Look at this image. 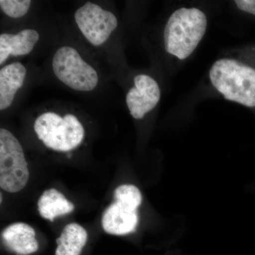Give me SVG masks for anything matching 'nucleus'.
Masks as SVG:
<instances>
[{
    "mask_svg": "<svg viewBox=\"0 0 255 255\" xmlns=\"http://www.w3.org/2000/svg\"><path fill=\"white\" fill-rule=\"evenodd\" d=\"M211 85L225 100L255 108V66L235 58H220L209 70Z\"/></svg>",
    "mask_w": 255,
    "mask_h": 255,
    "instance_id": "1",
    "label": "nucleus"
},
{
    "mask_svg": "<svg viewBox=\"0 0 255 255\" xmlns=\"http://www.w3.org/2000/svg\"><path fill=\"white\" fill-rule=\"evenodd\" d=\"M87 241V233L78 223H70L64 228L56 240L55 255H80Z\"/></svg>",
    "mask_w": 255,
    "mask_h": 255,
    "instance_id": "13",
    "label": "nucleus"
},
{
    "mask_svg": "<svg viewBox=\"0 0 255 255\" xmlns=\"http://www.w3.org/2000/svg\"><path fill=\"white\" fill-rule=\"evenodd\" d=\"M115 201L103 214L102 224L109 234L124 236L136 229L139 222L137 209L141 204L140 189L132 184L119 186L114 192Z\"/></svg>",
    "mask_w": 255,
    "mask_h": 255,
    "instance_id": "4",
    "label": "nucleus"
},
{
    "mask_svg": "<svg viewBox=\"0 0 255 255\" xmlns=\"http://www.w3.org/2000/svg\"><path fill=\"white\" fill-rule=\"evenodd\" d=\"M234 4L243 12L255 16V0H237Z\"/></svg>",
    "mask_w": 255,
    "mask_h": 255,
    "instance_id": "15",
    "label": "nucleus"
},
{
    "mask_svg": "<svg viewBox=\"0 0 255 255\" xmlns=\"http://www.w3.org/2000/svg\"><path fill=\"white\" fill-rule=\"evenodd\" d=\"M207 28V16L202 10L185 6L176 9L164 26V50L178 60H187L202 41Z\"/></svg>",
    "mask_w": 255,
    "mask_h": 255,
    "instance_id": "2",
    "label": "nucleus"
},
{
    "mask_svg": "<svg viewBox=\"0 0 255 255\" xmlns=\"http://www.w3.org/2000/svg\"><path fill=\"white\" fill-rule=\"evenodd\" d=\"M0 199H1V201H0V203L2 202V194H1V195H0Z\"/></svg>",
    "mask_w": 255,
    "mask_h": 255,
    "instance_id": "16",
    "label": "nucleus"
},
{
    "mask_svg": "<svg viewBox=\"0 0 255 255\" xmlns=\"http://www.w3.org/2000/svg\"><path fill=\"white\" fill-rule=\"evenodd\" d=\"M29 179L22 146L6 129H0V187L16 193L26 187Z\"/></svg>",
    "mask_w": 255,
    "mask_h": 255,
    "instance_id": "6",
    "label": "nucleus"
},
{
    "mask_svg": "<svg viewBox=\"0 0 255 255\" xmlns=\"http://www.w3.org/2000/svg\"><path fill=\"white\" fill-rule=\"evenodd\" d=\"M75 206L63 194L55 189L43 193L38 201V210L42 217L53 222L58 216L68 214L73 211Z\"/></svg>",
    "mask_w": 255,
    "mask_h": 255,
    "instance_id": "12",
    "label": "nucleus"
},
{
    "mask_svg": "<svg viewBox=\"0 0 255 255\" xmlns=\"http://www.w3.org/2000/svg\"><path fill=\"white\" fill-rule=\"evenodd\" d=\"M75 20L85 38L95 46L104 44L118 26L113 13L90 1L77 9Z\"/></svg>",
    "mask_w": 255,
    "mask_h": 255,
    "instance_id": "7",
    "label": "nucleus"
},
{
    "mask_svg": "<svg viewBox=\"0 0 255 255\" xmlns=\"http://www.w3.org/2000/svg\"><path fill=\"white\" fill-rule=\"evenodd\" d=\"M52 68L56 78L72 90L90 92L98 85L99 75L73 47L62 46L55 51Z\"/></svg>",
    "mask_w": 255,
    "mask_h": 255,
    "instance_id": "5",
    "label": "nucleus"
},
{
    "mask_svg": "<svg viewBox=\"0 0 255 255\" xmlns=\"http://www.w3.org/2000/svg\"><path fill=\"white\" fill-rule=\"evenodd\" d=\"M133 82L126 102L132 118L139 120L155 108L160 100L161 90L155 79L145 74L136 75Z\"/></svg>",
    "mask_w": 255,
    "mask_h": 255,
    "instance_id": "8",
    "label": "nucleus"
},
{
    "mask_svg": "<svg viewBox=\"0 0 255 255\" xmlns=\"http://www.w3.org/2000/svg\"><path fill=\"white\" fill-rule=\"evenodd\" d=\"M39 37V33L34 29H23L15 34L1 33L0 35V65H3L10 55L17 57L29 54Z\"/></svg>",
    "mask_w": 255,
    "mask_h": 255,
    "instance_id": "10",
    "label": "nucleus"
},
{
    "mask_svg": "<svg viewBox=\"0 0 255 255\" xmlns=\"http://www.w3.org/2000/svg\"><path fill=\"white\" fill-rule=\"evenodd\" d=\"M36 233L29 225L16 223L7 226L1 233L4 246L17 255H28L38 250Z\"/></svg>",
    "mask_w": 255,
    "mask_h": 255,
    "instance_id": "9",
    "label": "nucleus"
},
{
    "mask_svg": "<svg viewBox=\"0 0 255 255\" xmlns=\"http://www.w3.org/2000/svg\"><path fill=\"white\" fill-rule=\"evenodd\" d=\"M31 4L30 0H1L0 7L5 14L9 17H22L29 9Z\"/></svg>",
    "mask_w": 255,
    "mask_h": 255,
    "instance_id": "14",
    "label": "nucleus"
},
{
    "mask_svg": "<svg viewBox=\"0 0 255 255\" xmlns=\"http://www.w3.org/2000/svg\"><path fill=\"white\" fill-rule=\"evenodd\" d=\"M34 130L47 147L58 152L74 150L85 137L83 126L72 114L62 117L55 112H45L35 121Z\"/></svg>",
    "mask_w": 255,
    "mask_h": 255,
    "instance_id": "3",
    "label": "nucleus"
},
{
    "mask_svg": "<svg viewBox=\"0 0 255 255\" xmlns=\"http://www.w3.org/2000/svg\"><path fill=\"white\" fill-rule=\"evenodd\" d=\"M26 69L19 62L5 65L0 70V110L12 105L16 92L24 83Z\"/></svg>",
    "mask_w": 255,
    "mask_h": 255,
    "instance_id": "11",
    "label": "nucleus"
}]
</instances>
